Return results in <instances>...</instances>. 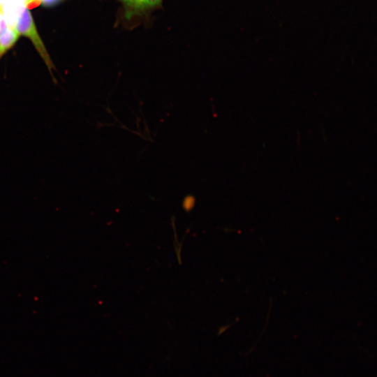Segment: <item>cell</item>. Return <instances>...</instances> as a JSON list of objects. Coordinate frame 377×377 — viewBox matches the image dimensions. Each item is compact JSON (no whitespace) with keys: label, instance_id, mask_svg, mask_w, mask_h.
<instances>
[{"label":"cell","instance_id":"cell-5","mask_svg":"<svg viewBox=\"0 0 377 377\" xmlns=\"http://www.w3.org/2000/svg\"><path fill=\"white\" fill-rule=\"evenodd\" d=\"M4 0H0V8H1V6L3 4Z\"/></svg>","mask_w":377,"mask_h":377},{"label":"cell","instance_id":"cell-1","mask_svg":"<svg viewBox=\"0 0 377 377\" xmlns=\"http://www.w3.org/2000/svg\"><path fill=\"white\" fill-rule=\"evenodd\" d=\"M14 27L20 35L24 36L31 40L37 52L47 66L50 72L52 73V69L54 68V64L38 34L32 15L27 7L22 6L21 8Z\"/></svg>","mask_w":377,"mask_h":377},{"label":"cell","instance_id":"cell-4","mask_svg":"<svg viewBox=\"0 0 377 377\" xmlns=\"http://www.w3.org/2000/svg\"><path fill=\"white\" fill-rule=\"evenodd\" d=\"M3 17V13H2V11H1V8H0V22H1V20Z\"/></svg>","mask_w":377,"mask_h":377},{"label":"cell","instance_id":"cell-2","mask_svg":"<svg viewBox=\"0 0 377 377\" xmlns=\"http://www.w3.org/2000/svg\"><path fill=\"white\" fill-rule=\"evenodd\" d=\"M121 5L123 15L128 21L136 20L148 15L158 8L163 0H117Z\"/></svg>","mask_w":377,"mask_h":377},{"label":"cell","instance_id":"cell-3","mask_svg":"<svg viewBox=\"0 0 377 377\" xmlns=\"http://www.w3.org/2000/svg\"><path fill=\"white\" fill-rule=\"evenodd\" d=\"M20 36L19 33L3 17L0 22V57L10 50Z\"/></svg>","mask_w":377,"mask_h":377}]
</instances>
